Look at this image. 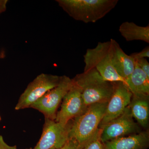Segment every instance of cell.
<instances>
[{
  "label": "cell",
  "mask_w": 149,
  "mask_h": 149,
  "mask_svg": "<svg viewBox=\"0 0 149 149\" xmlns=\"http://www.w3.org/2000/svg\"><path fill=\"white\" fill-rule=\"evenodd\" d=\"M102 129L99 128L95 134L80 149H107L105 144L101 138Z\"/></svg>",
  "instance_id": "obj_16"
},
{
  "label": "cell",
  "mask_w": 149,
  "mask_h": 149,
  "mask_svg": "<svg viewBox=\"0 0 149 149\" xmlns=\"http://www.w3.org/2000/svg\"><path fill=\"white\" fill-rule=\"evenodd\" d=\"M87 108L80 88L73 82L72 87L63 99L60 109L57 112L55 120L66 125L71 120L84 113Z\"/></svg>",
  "instance_id": "obj_9"
},
{
  "label": "cell",
  "mask_w": 149,
  "mask_h": 149,
  "mask_svg": "<svg viewBox=\"0 0 149 149\" xmlns=\"http://www.w3.org/2000/svg\"><path fill=\"white\" fill-rule=\"evenodd\" d=\"M108 102L93 104L85 112L70 121L69 139L77 142L80 148L95 134L105 113Z\"/></svg>",
  "instance_id": "obj_3"
},
{
  "label": "cell",
  "mask_w": 149,
  "mask_h": 149,
  "mask_svg": "<svg viewBox=\"0 0 149 149\" xmlns=\"http://www.w3.org/2000/svg\"><path fill=\"white\" fill-rule=\"evenodd\" d=\"M130 56L135 60L139 59L149 57V47L148 46L144 48L141 52L131 54Z\"/></svg>",
  "instance_id": "obj_18"
},
{
  "label": "cell",
  "mask_w": 149,
  "mask_h": 149,
  "mask_svg": "<svg viewBox=\"0 0 149 149\" xmlns=\"http://www.w3.org/2000/svg\"><path fill=\"white\" fill-rule=\"evenodd\" d=\"M104 143L107 149H147L149 146V130Z\"/></svg>",
  "instance_id": "obj_11"
},
{
  "label": "cell",
  "mask_w": 149,
  "mask_h": 149,
  "mask_svg": "<svg viewBox=\"0 0 149 149\" xmlns=\"http://www.w3.org/2000/svg\"><path fill=\"white\" fill-rule=\"evenodd\" d=\"M32 149V148H27V149Z\"/></svg>",
  "instance_id": "obj_23"
},
{
  "label": "cell",
  "mask_w": 149,
  "mask_h": 149,
  "mask_svg": "<svg viewBox=\"0 0 149 149\" xmlns=\"http://www.w3.org/2000/svg\"><path fill=\"white\" fill-rule=\"evenodd\" d=\"M119 31L121 36L127 42L140 40L149 43V24L143 27L132 22H125L120 24Z\"/></svg>",
  "instance_id": "obj_15"
},
{
  "label": "cell",
  "mask_w": 149,
  "mask_h": 149,
  "mask_svg": "<svg viewBox=\"0 0 149 149\" xmlns=\"http://www.w3.org/2000/svg\"><path fill=\"white\" fill-rule=\"evenodd\" d=\"M125 81L133 95L149 96V77L136 63L133 72Z\"/></svg>",
  "instance_id": "obj_13"
},
{
  "label": "cell",
  "mask_w": 149,
  "mask_h": 149,
  "mask_svg": "<svg viewBox=\"0 0 149 149\" xmlns=\"http://www.w3.org/2000/svg\"><path fill=\"white\" fill-rule=\"evenodd\" d=\"M72 79L65 75L62 76L58 85L48 91L32 104L30 108L42 113L45 118L55 120L59 106L64 96L72 87Z\"/></svg>",
  "instance_id": "obj_6"
},
{
  "label": "cell",
  "mask_w": 149,
  "mask_h": 149,
  "mask_svg": "<svg viewBox=\"0 0 149 149\" xmlns=\"http://www.w3.org/2000/svg\"><path fill=\"white\" fill-rule=\"evenodd\" d=\"M84 71L95 69L103 79L111 82H123L125 80L119 76L112 62V41L98 43L93 49H88L84 55Z\"/></svg>",
  "instance_id": "obj_4"
},
{
  "label": "cell",
  "mask_w": 149,
  "mask_h": 149,
  "mask_svg": "<svg viewBox=\"0 0 149 149\" xmlns=\"http://www.w3.org/2000/svg\"><path fill=\"white\" fill-rule=\"evenodd\" d=\"M99 128L102 129L101 138L104 143L142 131L140 125L134 121L128 106L121 115Z\"/></svg>",
  "instance_id": "obj_7"
},
{
  "label": "cell",
  "mask_w": 149,
  "mask_h": 149,
  "mask_svg": "<svg viewBox=\"0 0 149 149\" xmlns=\"http://www.w3.org/2000/svg\"><path fill=\"white\" fill-rule=\"evenodd\" d=\"M1 115H0V118H1Z\"/></svg>",
  "instance_id": "obj_24"
},
{
  "label": "cell",
  "mask_w": 149,
  "mask_h": 149,
  "mask_svg": "<svg viewBox=\"0 0 149 149\" xmlns=\"http://www.w3.org/2000/svg\"><path fill=\"white\" fill-rule=\"evenodd\" d=\"M7 2V0H0V14L5 11Z\"/></svg>",
  "instance_id": "obj_21"
},
{
  "label": "cell",
  "mask_w": 149,
  "mask_h": 149,
  "mask_svg": "<svg viewBox=\"0 0 149 149\" xmlns=\"http://www.w3.org/2000/svg\"><path fill=\"white\" fill-rule=\"evenodd\" d=\"M60 149H80L78 144L72 139H69L62 148Z\"/></svg>",
  "instance_id": "obj_19"
},
{
  "label": "cell",
  "mask_w": 149,
  "mask_h": 149,
  "mask_svg": "<svg viewBox=\"0 0 149 149\" xmlns=\"http://www.w3.org/2000/svg\"><path fill=\"white\" fill-rule=\"evenodd\" d=\"M72 80L80 88L87 107L93 104L108 102L113 93V82L105 80L95 69L76 74Z\"/></svg>",
  "instance_id": "obj_1"
},
{
  "label": "cell",
  "mask_w": 149,
  "mask_h": 149,
  "mask_svg": "<svg viewBox=\"0 0 149 149\" xmlns=\"http://www.w3.org/2000/svg\"><path fill=\"white\" fill-rule=\"evenodd\" d=\"M1 118H0V122H1Z\"/></svg>",
  "instance_id": "obj_22"
},
{
  "label": "cell",
  "mask_w": 149,
  "mask_h": 149,
  "mask_svg": "<svg viewBox=\"0 0 149 149\" xmlns=\"http://www.w3.org/2000/svg\"><path fill=\"white\" fill-rule=\"evenodd\" d=\"M0 149H17L16 146H9L4 141L2 136L0 135Z\"/></svg>",
  "instance_id": "obj_20"
},
{
  "label": "cell",
  "mask_w": 149,
  "mask_h": 149,
  "mask_svg": "<svg viewBox=\"0 0 149 149\" xmlns=\"http://www.w3.org/2000/svg\"><path fill=\"white\" fill-rule=\"evenodd\" d=\"M136 64L139 65L147 76L149 77V63L146 58L139 59L135 60Z\"/></svg>",
  "instance_id": "obj_17"
},
{
  "label": "cell",
  "mask_w": 149,
  "mask_h": 149,
  "mask_svg": "<svg viewBox=\"0 0 149 149\" xmlns=\"http://www.w3.org/2000/svg\"><path fill=\"white\" fill-rule=\"evenodd\" d=\"M112 41V62L115 69L124 80L133 72L136 62L130 55L125 54L118 43L113 39Z\"/></svg>",
  "instance_id": "obj_12"
},
{
  "label": "cell",
  "mask_w": 149,
  "mask_h": 149,
  "mask_svg": "<svg viewBox=\"0 0 149 149\" xmlns=\"http://www.w3.org/2000/svg\"><path fill=\"white\" fill-rule=\"evenodd\" d=\"M65 12L77 21L95 23L109 13L118 0H57Z\"/></svg>",
  "instance_id": "obj_2"
},
{
  "label": "cell",
  "mask_w": 149,
  "mask_h": 149,
  "mask_svg": "<svg viewBox=\"0 0 149 149\" xmlns=\"http://www.w3.org/2000/svg\"><path fill=\"white\" fill-rule=\"evenodd\" d=\"M61 78V76L54 74H39L28 84L19 97L15 109L19 110L30 108L48 91L56 87Z\"/></svg>",
  "instance_id": "obj_5"
},
{
  "label": "cell",
  "mask_w": 149,
  "mask_h": 149,
  "mask_svg": "<svg viewBox=\"0 0 149 149\" xmlns=\"http://www.w3.org/2000/svg\"><path fill=\"white\" fill-rule=\"evenodd\" d=\"M70 121L64 125L55 120L45 118L42 136L33 149L61 148L69 140Z\"/></svg>",
  "instance_id": "obj_8"
},
{
  "label": "cell",
  "mask_w": 149,
  "mask_h": 149,
  "mask_svg": "<svg viewBox=\"0 0 149 149\" xmlns=\"http://www.w3.org/2000/svg\"><path fill=\"white\" fill-rule=\"evenodd\" d=\"M113 83V93L108 102L99 128L123 114L131 102L133 95L125 83L120 81Z\"/></svg>",
  "instance_id": "obj_10"
},
{
  "label": "cell",
  "mask_w": 149,
  "mask_h": 149,
  "mask_svg": "<svg viewBox=\"0 0 149 149\" xmlns=\"http://www.w3.org/2000/svg\"><path fill=\"white\" fill-rule=\"evenodd\" d=\"M149 96H132L129 104L131 114L138 124L148 130L149 123Z\"/></svg>",
  "instance_id": "obj_14"
},
{
  "label": "cell",
  "mask_w": 149,
  "mask_h": 149,
  "mask_svg": "<svg viewBox=\"0 0 149 149\" xmlns=\"http://www.w3.org/2000/svg\"></svg>",
  "instance_id": "obj_25"
}]
</instances>
